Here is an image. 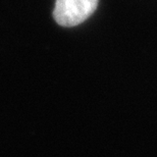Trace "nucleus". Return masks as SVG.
Returning a JSON list of instances; mask_svg holds the SVG:
<instances>
[{
    "label": "nucleus",
    "instance_id": "1",
    "mask_svg": "<svg viewBox=\"0 0 157 157\" xmlns=\"http://www.w3.org/2000/svg\"><path fill=\"white\" fill-rule=\"evenodd\" d=\"M99 0H56L53 17L59 26L75 27L88 20L98 6Z\"/></svg>",
    "mask_w": 157,
    "mask_h": 157
}]
</instances>
